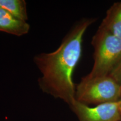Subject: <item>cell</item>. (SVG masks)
I'll list each match as a JSON object with an SVG mask.
<instances>
[{
  "instance_id": "9c48e42d",
  "label": "cell",
  "mask_w": 121,
  "mask_h": 121,
  "mask_svg": "<svg viewBox=\"0 0 121 121\" xmlns=\"http://www.w3.org/2000/svg\"><path fill=\"white\" fill-rule=\"evenodd\" d=\"M119 105H120V109H121V100L119 101Z\"/></svg>"
},
{
  "instance_id": "5b68a950",
  "label": "cell",
  "mask_w": 121,
  "mask_h": 121,
  "mask_svg": "<svg viewBox=\"0 0 121 121\" xmlns=\"http://www.w3.org/2000/svg\"><path fill=\"white\" fill-rule=\"evenodd\" d=\"M30 25L27 22L15 17L0 7V31L22 37L29 32Z\"/></svg>"
},
{
  "instance_id": "3957f363",
  "label": "cell",
  "mask_w": 121,
  "mask_h": 121,
  "mask_svg": "<svg viewBox=\"0 0 121 121\" xmlns=\"http://www.w3.org/2000/svg\"><path fill=\"white\" fill-rule=\"evenodd\" d=\"M75 99L88 105L119 102L121 86L110 76L92 78L84 76L75 85Z\"/></svg>"
},
{
  "instance_id": "7a4b0ae2",
  "label": "cell",
  "mask_w": 121,
  "mask_h": 121,
  "mask_svg": "<svg viewBox=\"0 0 121 121\" xmlns=\"http://www.w3.org/2000/svg\"><path fill=\"white\" fill-rule=\"evenodd\" d=\"M94 63L85 78L110 76L121 63V39L99 26L91 40Z\"/></svg>"
},
{
  "instance_id": "8992f818",
  "label": "cell",
  "mask_w": 121,
  "mask_h": 121,
  "mask_svg": "<svg viewBox=\"0 0 121 121\" xmlns=\"http://www.w3.org/2000/svg\"><path fill=\"white\" fill-rule=\"evenodd\" d=\"M100 26L121 39V1L114 3L108 9Z\"/></svg>"
},
{
  "instance_id": "6da1fadb",
  "label": "cell",
  "mask_w": 121,
  "mask_h": 121,
  "mask_svg": "<svg viewBox=\"0 0 121 121\" xmlns=\"http://www.w3.org/2000/svg\"><path fill=\"white\" fill-rule=\"evenodd\" d=\"M96 20L95 18L84 17L77 21L56 50L34 57L33 61L41 73L38 84L43 93L62 100L69 105L75 100L72 76L81 58L85 33Z\"/></svg>"
},
{
  "instance_id": "52a82bcc",
  "label": "cell",
  "mask_w": 121,
  "mask_h": 121,
  "mask_svg": "<svg viewBox=\"0 0 121 121\" xmlns=\"http://www.w3.org/2000/svg\"><path fill=\"white\" fill-rule=\"evenodd\" d=\"M0 7L15 17L22 20H28L26 2L25 0H0Z\"/></svg>"
},
{
  "instance_id": "ba28073f",
  "label": "cell",
  "mask_w": 121,
  "mask_h": 121,
  "mask_svg": "<svg viewBox=\"0 0 121 121\" xmlns=\"http://www.w3.org/2000/svg\"><path fill=\"white\" fill-rule=\"evenodd\" d=\"M110 76L112 77L121 86V63L117 69L112 73Z\"/></svg>"
},
{
  "instance_id": "30bf717a",
  "label": "cell",
  "mask_w": 121,
  "mask_h": 121,
  "mask_svg": "<svg viewBox=\"0 0 121 121\" xmlns=\"http://www.w3.org/2000/svg\"></svg>"
},
{
  "instance_id": "277c9868",
  "label": "cell",
  "mask_w": 121,
  "mask_h": 121,
  "mask_svg": "<svg viewBox=\"0 0 121 121\" xmlns=\"http://www.w3.org/2000/svg\"><path fill=\"white\" fill-rule=\"evenodd\" d=\"M78 121H120L119 102L107 103L91 107L75 100L69 105Z\"/></svg>"
}]
</instances>
